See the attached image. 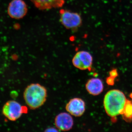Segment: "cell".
Returning a JSON list of instances; mask_svg holds the SVG:
<instances>
[{
	"label": "cell",
	"mask_w": 132,
	"mask_h": 132,
	"mask_svg": "<svg viewBox=\"0 0 132 132\" xmlns=\"http://www.w3.org/2000/svg\"><path fill=\"white\" fill-rule=\"evenodd\" d=\"M47 90L39 83H32L24 90L23 97L28 106L35 110L42 106L46 101Z\"/></svg>",
	"instance_id": "1"
},
{
	"label": "cell",
	"mask_w": 132,
	"mask_h": 132,
	"mask_svg": "<svg viewBox=\"0 0 132 132\" xmlns=\"http://www.w3.org/2000/svg\"><path fill=\"white\" fill-rule=\"evenodd\" d=\"M126 101L125 95L119 90H112L108 92L104 101L106 113L111 117L122 114Z\"/></svg>",
	"instance_id": "2"
},
{
	"label": "cell",
	"mask_w": 132,
	"mask_h": 132,
	"mask_svg": "<svg viewBox=\"0 0 132 132\" xmlns=\"http://www.w3.org/2000/svg\"><path fill=\"white\" fill-rule=\"evenodd\" d=\"M59 14L60 22L67 29L76 31L82 25V18L77 12L61 9L60 10Z\"/></svg>",
	"instance_id": "3"
},
{
	"label": "cell",
	"mask_w": 132,
	"mask_h": 132,
	"mask_svg": "<svg viewBox=\"0 0 132 132\" xmlns=\"http://www.w3.org/2000/svg\"><path fill=\"white\" fill-rule=\"evenodd\" d=\"M27 112V108L14 100H9L6 102L2 109L3 115L11 121L17 120Z\"/></svg>",
	"instance_id": "4"
},
{
	"label": "cell",
	"mask_w": 132,
	"mask_h": 132,
	"mask_svg": "<svg viewBox=\"0 0 132 132\" xmlns=\"http://www.w3.org/2000/svg\"><path fill=\"white\" fill-rule=\"evenodd\" d=\"M93 58L92 55L87 51H79L75 55L72 63L76 68L81 70L89 69L93 64Z\"/></svg>",
	"instance_id": "5"
},
{
	"label": "cell",
	"mask_w": 132,
	"mask_h": 132,
	"mask_svg": "<svg viewBox=\"0 0 132 132\" xmlns=\"http://www.w3.org/2000/svg\"><path fill=\"white\" fill-rule=\"evenodd\" d=\"M27 12V6L23 0H13L10 3L8 8L9 16L14 19L23 18Z\"/></svg>",
	"instance_id": "6"
},
{
	"label": "cell",
	"mask_w": 132,
	"mask_h": 132,
	"mask_svg": "<svg viewBox=\"0 0 132 132\" xmlns=\"http://www.w3.org/2000/svg\"><path fill=\"white\" fill-rule=\"evenodd\" d=\"M65 109L71 115L75 117H80L86 111V104L85 101L80 98H73L66 104Z\"/></svg>",
	"instance_id": "7"
},
{
	"label": "cell",
	"mask_w": 132,
	"mask_h": 132,
	"mask_svg": "<svg viewBox=\"0 0 132 132\" xmlns=\"http://www.w3.org/2000/svg\"><path fill=\"white\" fill-rule=\"evenodd\" d=\"M54 124L60 131H68L73 127V119L72 115L68 113L61 112L55 117Z\"/></svg>",
	"instance_id": "8"
},
{
	"label": "cell",
	"mask_w": 132,
	"mask_h": 132,
	"mask_svg": "<svg viewBox=\"0 0 132 132\" xmlns=\"http://www.w3.org/2000/svg\"><path fill=\"white\" fill-rule=\"evenodd\" d=\"M36 7L41 10L60 8L65 0H30Z\"/></svg>",
	"instance_id": "9"
},
{
	"label": "cell",
	"mask_w": 132,
	"mask_h": 132,
	"mask_svg": "<svg viewBox=\"0 0 132 132\" xmlns=\"http://www.w3.org/2000/svg\"><path fill=\"white\" fill-rule=\"evenodd\" d=\"M86 89L90 94L97 95L103 91L104 86L101 80L92 78L88 80L85 85Z\"/></svg>",
	"instance_id": "10"
},
{
	"label": "cell",
	"mask_w": 132,
	"mask_h": 132,
	"mask_svg": "<svg viewBox=\"0 0 132 132\" xmlns=\"http://www.w3.org/2000/svg\"><path fill=\"white\" fill-rule=\"evenodd\" d=\"M122 114L127 120L132 119V103L131 101L127 100Z\"/></svg>",
	"instance_id": "11"
},
{
	"label": "cell",
	"mask_w": 132,
	"mask_h": 132,
	"mask_svg": "<svg viewBox=\"0 0 132 132\" xmlns=\"http://www.w3.org/2000/svg\"><path fill=\"white\" fill-rule=\"evenodd\" d=\"M114 79L111 76H109L108 78H107L106 81L107 83L109 85H113L114 84Z\"/></svg>",
	"instance_id": "12"
},
{
	"label": "cell",
	"mask_w": 132,
	"mask_h": 132,
	"mask_svg": "<svg viewBox=\"0 0 132 132\" xmlns=\"http://www.w3.org/2000/svg\"><path fill=\"white\" fill-rule=\"evenodd\" d=\"M110 76L115 78L118 76V72L116 69H113L110 72Z\"/></svg>",
	"instance_id": "13"
},
{
	"label": "cell",
	"mask_w": 132,
	"mask_h": 132,
	"mask_svg": "<svg viewBox=\"0 0 132 132\" xmlns=\"http://www.w3.org/2000/svg\"><path fill=\"white\" fill-rule=\"evenodd\" d=\"M58 131L59 130L54 128H49L45 130V131Z\"/></svg>",
	"instance_id": "14"
},
{
	"label": "cell",
	"mask_w": 132,
	"mask_h": 132,
	"mask_svg": "<svg viewBox=\"0 0 132 132\" xmlns=\"http://www.w3.org/2000/svg\"><path fill=\"white\" fill-rule=\"evenodd\" d=\"M130 97L132 99V93L130 95Z\"/></svg>",
	"instance_id": "15"
}]
</instances>
